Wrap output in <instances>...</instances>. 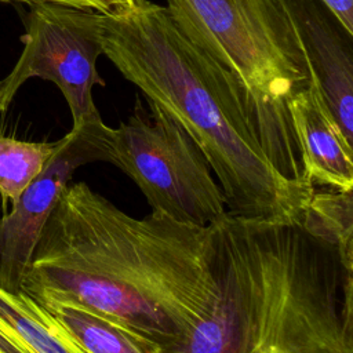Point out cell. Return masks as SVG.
I'll use <instances>...</instances> for the list:
<instances>
[{
  "mask_svg": "<svg viewBox=\"0 0 353 353\" xmlns=\"http://www.w3.org/2000/svg\"><path fill=\"white\" fill-rule=\"evenodd\" d=\"M55 142H30L0 135V197L11 204L43 171Z\"/></svg>",
  "mask_w": 353,
  "mask_h": 353,
  "instance_id": "12",
  "label": "cell"
},
{
  "mask_svg": "<svg viewBox=\"0 0 353 353\" xmlns=\"http://www.w3.org/2000/svg\"><path fill=\"white\" fill-rule=\"evenodd\" d=\"M212 225L152 211L134 218L87 183H69L34 245L21 291L72 298L146 353H175L215 298Z\"/></svg>",
  "mask_w": 353,
  "mask_h": 353,
  "instance_id": "1",
  "label": "cell"
},
{
  "mask_svg": "<svg viewBox=\"0 0 353 353\" xmlns=\"http://www.w3.org/2000/svg\"><path fill=\"white\" fill-rule=\"evenodd\" d=\"M334 123L353 145V34L321 0H273Z\"/></svg>",
  "mask_w": 353,
  "mask_h": 353,
  "instance_id": "8",
  "label": "cell"
},
{
  "mask_svg": "<svg viewBox=\"0 0 353 353\" xmlns=\"http://www.w3.org/2000/svg\"><path fill=\"white\" fill-rule=\"evenodd\" d=\"M176 26L243 87L259 113L296 142L287 103L305 62L273 0H167ZM298 143V142H296Z\"/></svg>",
  "mask_w": 353,
  "mask_h": 353,
  "instance_id": "4",
  "label": "cell"
},
{
  "mask_svg": "<svg viewBox=\"0 0 353 353\" xmlns=\"http://www.w3.org/2000/svg\"><path fill=\"white\" fill-rule=\"evenodd\" d=\"M113 128L102 119L72 127L43 171L0 219V288L21 292L40 232L74 171L92 161L112 163Z\"/></svg>",
  "mask_w": 353,
  "mask_h": 353,
  "instance_id": "7",
  "label": "cell"
},
{
  "mask_svg": "<svg viewBox=\"0 0 353 353\" xmlns=\"http://www.w3.org/2000/svg\"><path fill=\"white\" fill-rule=\"evenodd\" d=\"M92 6L94 11H98L101 14H108L116 10L128 8L135 4H138L141 0H88Z\"/></svg>",
  "mask_w": 353,
  "mask_h": 353,
  "instance_id": "15",
  "label": "cell"
},
{
  "mask_svg": "<svg viewBox=\"0 0 353 353\" xmlns=\"http://www.w3.org/2000/svg\"><path fill=\"white\" fill-rule=\"evenodd\" d=\"M0 1H21V3H40V1H51V3H58L69 7H77V8H90L92 10V6L88 0H0Z\"/></svg>",
  "mask_w": 353,
  "mask_h": 353,
  "instance_id": "16",
  "label": "cell"
},
{
  "mask_svg": "<svg viewBox=\"0 0 353 353\" xmlns=\"http://www.w3.org/2000/svg\"><path fill=\"white\" fill-rule=\"evenodd\" d=\"M215 298L175 353H353V272L298 221L212 225Z\"/></svg>",
  "mask_w": 353,
  "mask_h": 353,
  "instance_id": "3",
  "label": "cell"
},
{
  "mask_svg": "<svg viewBox=\"0 0 353 353\" xmlns=\"http://www.w3.org/2000/svg\"><path fill=\"white\" fill-rule=\"evenodd\" d=\"M306 178L332 190H353V145L327 112L309 81L287 103Z\"/></svg>",
  "mask_w": 353,
  "mask_h": 353,
  "instance_id": "9",
  "label": "cell"
},
{
  "mask_svg": "<svg viewBox=\"0 0 353 353\" xmlns=\"http://www.w3.org/2000/svg\"><path fill=\"white\" fill-rule=\"evenodd\" d=\"M347 33L353 34V0H321Z\"/></svg>",
  "mask_w": 353,
  "mask_h": 353,
  "instance_id": "13",
  "label": "cell"
},
{
  "mask_svg": "<svg viewBox=\"0 0 353 353\" xmlns=\"http://www.w3.org/2000/svg\"><path fill=\"white\" fill-rule=\"evenodd\" d=\"M0 353H32L17 336L0 325Z\"/></svg>",
  "mask_w": 353,
  "mask_h": 353,
  "instance_id": "14",
  "label": "cell"
},
{
  "mask_svg": "<svg viewBox=\"0 0 353 353\" xmlns=\"http://www.w3.org/2000/svg\"><path fill=\"white\" fill-rule=\"evenodd\" d=\"M30 298L51 313L88 353H146L123 328L72 298L52 294Z\"/></svg>",
  "mask_w": 353,
  "mask_h": 353,
  "instance_id": "10",
  "label": "cell"
},
{
  "mask_svg": "<svg viewBox=\"0 0 353 353\" xmlns=\"http://www.w3.org/2000/svg\"><path fill=\"white\" fill-rule=\"evenodd\" d=\"M149 109L138 99L113 128L112 164L138 185L152 211L203 228L219 222L226 201L203 152L174 119L154 105Z\"/></svg>",
  "mask_w": 353,
  "mask_h": 353,
  "instance_id": "5",
  "label": "cell"
},
{
  "mask_svg": "<svg viewBox=\"0 0 353 353\" xmlns=\"http://www.w3.org/2000/svg\"><path fill=\"white\" fill-rule=\"evenodd\" d=\"M301 222L310 233L334 244L345 269L353 272V190L314 192Z\"/></svg>",
  "mask_w": 353,
  "mask_h": 353,
  "instance_id": "11",
  "label": "cell"
},
{
  "mask_svg": "<svg viewBox=\"0 0 353 353\" xmlns=\"http://www.w3.org/2000/svg\"><path fill=\"white\" fill-rule=\"evenodd\" d=\"M102 55L174 119L203 152L228 212L298 221L314 185L299 146L255 108L239 81L174 22L167 7L141 0L102 14Z\"/></svg>",
  "mask_w": 353,
  "mask_h": 353,
  "instance_id": "2",
  "label": "cell"
},
{
  "mask_svg": "<svg viewBox=\"0 0 353 353\" xmlns=\"http://www.w3.org/2000/svg\"><path fill=\"white\" fill-rule=\"evenodd\" d=\"M101 21L102 14L90 8L32 3L25 19L23 50L12 70L0 80L1 113L26 80L39 77L61 90L72 127L102 119L92 98L94 85H105L97 70L102 55Z\"/></svg>",
  "mask_w": 353,
  "mask_h": 353,
  "instance_id": "6",
  "label": "cell"
},
{
  "mask_svg": "<svg viewBox=\"0 0 353 353\" xmlns=\"http://www.w3.org/2000/svg\"><path fill=\"white\" fill-rule=\"evenodd\" d=\"M0 113H1V103H0Z\"/></svg>",
  "mask_w": 353,
  "mask_h": 353,
  "instance_id": "17",
  "label": "cell"
}]
</instances>
